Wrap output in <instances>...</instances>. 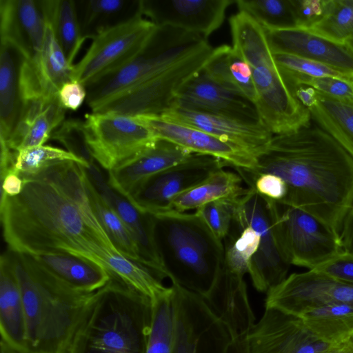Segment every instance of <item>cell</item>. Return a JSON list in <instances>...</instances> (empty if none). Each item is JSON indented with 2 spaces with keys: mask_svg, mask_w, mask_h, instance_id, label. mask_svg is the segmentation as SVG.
<instances>
[{
  "mask_svg": "<svg viewBox=\"0 0 353 353\" xmlns=\"http://www.w3.org/2000/svg\"><path fill=\"white\" fill-rule=\"evenodd\" d=\"M345 43L350 48V50L353 52V36L349 38Z\"/></svg>",
  "mask_w": 353,
  "mask_h": 353,
  "instance_id": "obj_57",
  "label": "cell"
},
{
  "mask_svg": "<svg viewBox=\"0 0 353 353\" xmlns=\"http://www.w3.org/2000/svg\"><path fill=\"white\" fill-rule=\"evenodd\" d=\"M274 225L289 264L312 270L343 251L339 234L315 216L272 200Z\"/></svg>",
  "mask_w": 353,
  "mask_h": 353,
  "instance_id": "obj_9",
  "label": "cell"
},
{
  "mask_svg": "<svg viewBox=\"0 0 353 353\" xmlns=\"http://www.w3.org/2000/svg\"><path fill=\"white\" fill-rule=\"evenodd\" d=\"M230 26L232 46L251 69L256 93L254 106L261 122L274 135L310 125V113L288 87L263 28L240 12L230 17Z\"/></svg>",
  "mask_w": 353,
  "mask_h": 353,
  "instance_id": "obj_6",
  "label": "cell"
},
{
  "mask_svg": "<svg viewBox=\"0 0 353 353\" xmlns=\"http://www.w3.org/2000/svg\"><path fill=\"white\" fill-rule=\"evenodd\" d=\"M30 256L52 275L79 291L97 292L112 277L102 265L77 255L57 252Z\"/></svg>",
  "mask_w": 353,
  "mask_h": 353,
  "instance_id": "obj_29",
  "label": "cell"
},
{
  "mask_svg": "<svg viewBox=\"0 0 353 353\" xmlns=\"http://www.w3.org/2000/svg\"><path fill=\"white\" fill-rule=\"evenodd\" d=\"M43 16L51 24L55 37L72 66L82 44L87 39L82 34L76 1H39Z\"/></svg>",
  "mask_w": 353,
  "mask_h": 353,
  "instance_id": "obj_33",
  "label": "cell"
},
{
  "mask_svg": "<svg viewBox=\"0 0 353 353\" xmlns=\"http://www.w3.org/2000/svg\"><path fill=\"white\" fill-rule=\"evenodd\" d=\"M20 175L24 182L21 194L3 195L0 200L8 250L27 255L71 254L108 270V258L121 254L94 212L85 168L74 161H59L36 173Z\"/></svg>",
  "mask_w": 353,
  "mask_h": 353,
  "instance_id": "obj_1",
  "label": "cell"
},
{
  "mask_svg": "<svg viewBox=\"0 0 353 353\" xmlns=\"http://www.w3.org/2000/svg\"><path fill=\"white\" fill-rule=\"evenodd\" d=\"M61 105L65 110H77L87 98L86 88L76 81L64 83L58 93Z\"/></svg>",
  "mask_w": 353,
  "mask_h": 353,
  "instance_id": "obj_51",
  "label": "cell"
},
{
  "mask_svg": "<svg viewBox=\"0 0 353 353\" xmlns=\"http://www.w3.org/2000/svg\"><path fill=\"white\" fill-rule=\"evenodd\" d=\"M14 49L0 48V141H6L12 132L21 109L18 70L12 55Z\"/></svg>",
  "mask_w": 353,
  "mask_h": 353,
  "instance_id": "obj_36",
  "label": "cell"
},
{
  "mask_svg": "<svg viewBox=\"0 0 353 353\" xmlns=\"http://www.w3.org/2000/svg\"><path fill=\"white\" fill-rule=\"evenodd\" d=\"M1 44L20 59H30L43 45L46 23L39 1L0 0Z\"/></svg>",
  "mask_w": 353,
  "mask_h": 353,
  "instance_id": "obj_24",
  "label": "cell"
},
{
  "mask_svg": "<svg viewBox=\"0 0 353 353\" xmlns=\"http://www.w3.org/2000/svg\"><path fill=\"white\" fill-rule=\"evenodd\" d=\"M82 34L92 39L100 32L126 21L141 8V0H88L76 1Z\"/></svg>",
  "mask_w": 353,
  "mask_h": 353,
  "instance_id": "obj_32",
  "label": "cell"
},
{
  "mask_svg": "<svg viewBox=\"0 0 353 353\" xmlns=\"http://www.w3.org/2000/svg\"><path fill=\"white\" fill-rule=\"evenodd\" d=\"M234 0H141L143 14L157 26H169L205 39L222 25Z\"/></svg>",
  "mask_w": 353,
  "mask_h": 353,
  "instance_id": "obj_18",
  "label": "cell"
},
{
  "mask_svg": "<svg viewBox=\"0 0 353 353\" xmlns=\"http://www.w3.org/2000/svg\"><path fill=\"white\" fill-rule=\"evenodd\" d=\"M320 353H353V343L350 341L332 345Z\"/></svg>",
  "mask_w": 353,
  "mask_h": 353,
  "instance_id": "obj_55",
  "label": "cell"
},
{
  "mask_svg": "<svg viewBox=\"0 0 353 353\" xmlns=\"http://www.w3.org/2000/svg\"><path fill=\"white\" fill-rule=\"evenodd\" d=\"M172 107L261 122L252 103L216 83L203 69L179 90Z\"/></svg>",
  "mask_w": 353,
  "mask_h": 353,
  "instance_id": "obj_23",
  "label": "cell"
},
{
  "mask_svg": "<svg viewBox=\"0 0 353 353\" xmlns=\"http://www.w3.org/2000/svg\"><path fill=\"white\" fill-rule=\"evenodd\" d=\"M316 97V104L308 109L311 119L353 158V104L317 91Z\"/></svg>",
  "mask_w": 353,
  "mask_h": 353,
  "instance_id": "obj_34",
  "label": "cell"
},
{
  "mask_svg": "<svg viewBox=\"0 0 353 353\" xmlns=\"http://www.w3.org/2000/svg\"><path fill=\"white\" fill-rule=\"evenodd\" d=\"M192 152L164 139L134 159L108 171V183L128 198L144 181L190 156Z\"/></svg>",
  "mask_w": 353,
  "mask_h": 353,
  "instance_id": "obj_26",
  "label": "cell"
},
{
  "mask_svg": "<svg viewBox=\"0 0 353 353\" xmlns=\"http://www.w3.org/2000/svg\"><path fill=\"white\" fill-rule=\"evenodd\" d=\"M228 166L220 159L192 153L148 179L127 199L143 213L154 215L167 212L176 196Z\"/></svg>",
  "mask_w": 353,
  "mask_h": 353,
  "instance_id": "obj_14",
  "label": "cell"
},
{
  "mask_svg": "<svg viewBox=\"0 0 353 353\" xmlns=\"http://www.w3.org/2000/svg\"><path fill=\"white\" fill-rule=\"evenodd\" d=\"M1 341L16 353H26V322L22 295L10 251L0 258Z\"/></svg>",
  "mask_w": 353,
  "mask_h": 353,
  "instance_id": "obj_28",
  "label": "cell"
},
{
  "mask_svg": "<svg viewBox=\"0 0 353 353\" xmlns=\"http://www.w3.org/2000/svg\"><path fill=\"white\" fill-rule=\"evenodd\" d=\"M23 184V179L19 173L12 170H9L1 175V196L13 197L20 194Z\"/></svg>",
  "mask_w": 353,
  "mask_h": 353,
  "instance_id": "obj_52",
  "label": "cell"
},
{
  "mask_svg": "<svg viewBox=\"0 0 353 353\" xmlns=\"http://www.w3.org/2000/svg\"><path fill=\"white\" fill-rule=\"evenodd\" d=\"M152 301L112 274L88 304L70 353H145Z\"/></svg>",
  "mask_w": 353,
  "mask_h": 353,
  "instance_id": "obj_4",
  "label": "cell"
},
{
  "mask_svg": "<svg viewBox=\"0 0 353 353\" xmlns=\"http://www.w3.org/2000/svg\"><path fill=\"white\" fill-rule=\"evenodd\" d=\"M245 353H320L332 345L320 340L301 317L265 307L243 338Z\"/></svg>",
  "mask_w": 353,
  "mask_h": 353,
  "instance_id": "obj_16",
  "label": "cell"
},
{
  "mask_svg": "<svg viewBox=\"0 0 353 353\" xmlns=\"http://www.w3.org/2000/svg\"><path fill=\"white\" fill-rule=\"evenodd\" d=\"M9 353H16L14 351H12L10 348H9Z\"/></svg>",
  "mask_w": 353,
  "mask_h": 353,
  "instance_id": "obj_58",
  "label": "cell"
},
{
  "mask_svg": "<svg viewBox=\"0 0 353 353\" xmlns=\"http://www.w3.org/2000/svg\"><path fill=\"white\" fill-rule=\"evenodd\" d=\"M301 318L314 335L327 344H339L353 336V305H330L308 312Z\"/></svg>",
  "mask_w": 353,
  "mask_h": 353,
  "instance_id": "obj_35",
  "label": "cell"
},
{
  "mask_svg": "<svg viewBox=\"0 0 353 353\" xmlns=\"http://www.w3.org/2000/svg\"><path fill=\"white\" fill-rule=\"evenodd\" d=\"M207 39L169 26H157L130 62L86 88V103L94 112L112 97L156 77L209 46Z\"/></svg>",
  "mask_w": 353,
  "mask_h": 353,
  "instance_id": "obj_7",
  "label": "cell"
},
{
  "mask_svg": "<svg viewBox=\"0 0 353 353\" xmlns=\"http://www.w3.org/2000/svg\"><path fill=\"white\" fill-rule=\"evenodd\" d=\"M243 277L223 264L213 285L202 296L215 315L228 327L234 339L244 338L256 323Z\"/></svg>",
  "mask_w": 353,
  "mask_h": 353,
  "instance_id": "obj_25",
  "label": "cell"
},
{
  "mask_svg": "<svg viewBox=\"0 0 353 353\" xmlns=\"http://www.w3.org/2000/svg\"><path fill=\"white\" fill-rule=\"evenodd\" d=\"M266 293L265 307L299 317L330 305H353V285L315 270L287 276Z\"/></svg>",
  "mask_w": 353,
  "mask_h": 353,
  "instance_id": "obj_15",
  "label": "cell"
},
{
  "mask_svg": "<svg viewBox=\"0 0 353 353\" xmlns=\"http://www.w3.org/2000/svg\"><path fill=\"white\" fill-rule=\"evenodd\" d=\"M156 28L140 8L129 19L100 32L74 64L72 80L87 88L118 71L141 51Z\"/></svg>",
  "mask_w": 353,
  "mask_h": 353,
  "instance_id": "obj_8",
  "label": "cell"
},
{
  "mask_svg": "<svg viewBox=\"0 0 353 353\" xmlns=\"http://www.w3.org/2000/svg\"><path fill=\"white\" fill-rule=\"evenodd\" d=\"M94 161L86 168L88 177L130 232L137 245L141 264L161 281L168 278L156 241L154 216L141 212L126 197L114 190Z\"/></svg>",
  "mask_w": 353,
  "mask_h": 353,
  "instance_id": "obj_19",
  "label": "cell"
},
{
  "mask_svg": "<svg viewBox=\"0 0 353 353\" xmlns=\"http://www.w3.org/2000/svg\"><path fill=\"white\" fill-rule=\"evenodd\" d=\"M83 121L90 154L108 172L140 155L158 140L135 117L90 112Z\"/></svg>",
  "mask_w": 353,
  "mask_h": 353,
  "instance_id": "obj_12",
  "label": "cell"
},
{
  "mask_svg": "<svg viewBox=\"0 0 353 353\" xmlns=\"http://www.w3.org/2000/svg\"><path fill=\"white\" fill-rule=\"evenodd\" d=\"M242 182L243 179L237 172L224 168L218 170L176 196L172 201L169 211H195L216 200L239 197L248 190V187L244 188Z\"/></svg>",
  "mask_w": 353,
  "mask_h": 353,
  "instance_id": "obj_31",
  "label": "cell"
},
{
  "mask_svg": "<svg viewBox=\"0 0 353 353\" xmlns=\"http://www.w3.org/2000/svg\"><path fill=\"white\" fill-rule=\"evenodd\" d=\"M108 272L139 292L149 298L152 302L171 292L149 269L119 254L111 255L107 261Z\"/></svg>",
  "mask_w": 353,
  "mask_h": 353,
  "instance_id": "obj_38",
  "label": "cell"
},
{
  "mask_svg": "<svg viewBox=\"0 0 353 353\" xmlns=\"http://www.w3.org/2000/svg\"><path fill=\"white\" fill-rule=\"evenodd\" d=\"M306 29L345 43L353 36V0H327L322 17Z\"/></svg>",
  "mask_w": 353,
  "mask_h": 353,
  "instance_id": "obj_41",
  "label": "cell"
},
{
  "mask_svg": "<svg viewBox=\"0 0 353 353\" xmlns=\"http://www.w3.org/2000/svg\"><path fill=\"white\" fill-rule=\"evenodd\" d=\"M233 223L238 227L250 226L260 234L259 246L248 274L256 290L267 292L287 277L290 266L277 238L272 200L248 187L247 192L234 202Z\"/></svg>",
  "mask_w": 353,
  "mask_h": 353,
  "instance_id": "obj_10",
  "label": "cell"
},
{
  "mask_svg": "<svg viewBox=\"0 0 353 353\" xmlns=\"http://www.w3.org/2000/svg\"><path fill=\"white\" fill-rule=\"evenodd\" d=\"M290 88L305 85L329 97L353 104V81L335 77H312L301 74L281 71Z\"/></svg>",
  "mask_w": 353,
  "mask_h": 353,
  "instance_id": "obj_44",
  "label": "cell"
},
{
  "mask_svg": "<svg viewBox=\"0 0 353 353\" xmlns=\"http://www.w3.org/2000/svg\"><path fill=\"white\" fill-rule=\"evenodd\" d=\"M234 170L248 185L271 173L286 183L281 202L319 219L339 234L353 203V158L316 125L274 135L253 169Z\"/></svg>",
  "mask_w": 353,
  "mask_h": 353,
  "instance_id": "obj_2",
  "label": "cell"
},
{
  "mask_svg": "<svg viewBox=\"0 0 353 353\" xmlns=\"http://www.w3.org/2000/svg\"><path fill=\"white\" fill-rule=\"evenodd\" d=\"M65 109L58 97L21 103L15 127L6 141H0L14 152L44 145L65 121Z\"/></svg>",
  "mask_w": 353,
  "mask_h": 353,
  "instance_id": "obj_27",
  "label": "cell"
},
{
  "mask_svg": "<svg viewBox=\"0 0 353 353\" xmlns=\"http://www.w3.org/2000/svg\"><path fill=\"white\" fill-rule=\"evenodd\" d=\"M237 198L216 200L194 211L212 234L221 241L226 239L231 230L234 221V202Z\"/></svg>",
  "mask_w": 353,
  "mask_h": 353,
  "instance_id": "obj_45",
  "label": "cell"
},
{
  "mask_svg": "<svg viewBox=\"0 0 353 353\" xmlns=\"http://www.w3.org/2000/svg\"><path fill=\"white\" fill-rule=\"evenodd\" d=\"M339 237L343 250L353 254V203L343 221Z\"/></svg>",
  "mask_w": 353,
  "mask_h": 353,
  "instance_id": "obj_53",
  "label": "cell"
},
{
  "mask_svg": "<svg viewBox=\"0 0 353 353\" xmlns=\"http://www.w3.org/2000/svg\"><path fill=\"white\" fill-rule=\"evenodd\" d=\"M353 285V254L342 251L314 269Z\"/></svg>",
  "mask_w": 353,
  "mask_h": 353,
  "instance_id": "obj_48",
  "label": "cell"
},
{
  "mask_svg": "<svg viewBox=\"0 0 353 353\" xmlns=\"http://www.w3.org/2000/svg\"><path fill=\"white\" fill-rule=\"evenodd\" d=\"M290 91L298 101L307 110L316 103V91L311 87L299 85L290 88Z\"/></svg>",
  "mask_w": 353,
  "mask_h": 353,
  "instance_id": "obj_54",
  "label": "cell"
},
{
  "mask_svg": "<svg viewBox=\"0 0 353 353\" xmlns=\"http://www.w3.org/2000/svg\"><path fill=\"white\" fill-rule=\"evenodd\" d=\"M87 186L94 212L114 246L123 256L142 265L132 236L119 216L101 196L88 175Z\"/></svg>",
  "mask_w": 353,
  "mask_h": 353,
  "instance_id": "obj_37",
  "label": "cell"
},
{
  "mask_svg": "<svg viewBox=\"0 0 353 353\" xmlns=\"http://www.w3.org/2000/svg\"><path fill=\"white\" fill-rule=\"evenodd\" d=\"M44 20L45 34L41 50L30 59H20L18 85L21 103L54 99L61 86L72 81L73 66L68 62L50 23Z\"/></svg>",
  "mask_w": 353,
  "mask_h": 353,
  "instance_id": "obj_17",
  "label": "cell"
},
{
  "mask_svg": "<svg viewBox=\"0 0 353 353\" xmlns=\"http://www.w3.org/2000/svg\"><path fill=\"white\" fill-rule=\"evenodd\" d=\"M327 0H291L298 28H307L323 15Z\"/></svg>",
  "mask_w": 353,
  "mask_h": 353,
  "instance_id": "obj_50",
  "label": "cell"
},
{
  "mask_svg": "<svg viewBox=\"0 0 353 353\" xmlns=\"http://www.w3.org/2000/svg\"><path fill=\"white\" fill-rule=\"evenodd\" d=\"M175 342L176 305L172 288L169 294L152 303L145 353H174Z\"/></svg>",
  "mask_w": 353,
  "mask_h": 353,
  "instance_id": "obj_39",
  "label": "cell"
},
{
  "mask_svg": "<svg viewBox=\"0 0 353 353\" xmlns=\"http://www.w3.org/2000/svg\"><path fill=\"white\" fill-rule=\"evenodd\" d=\"M281 71L312 77H335L353 81V77L324 64L288 54L274 53Z\"/></svg>",
  "mask_w": 353,
  "mask_h": 353,
  "instance_id": "obj_46",
  "label": "cell"
},
{
  "mask_svg": "<svg viewBox=\"0 0 353 353\" xmlns=\"http://www.w3.org/2000/svg\"><path fill=\"white\" fill-rule=\"evenodd\" d=\"M353 343V336L349 339Z\"/></svg>",
  "mask_w": 353,
  "mask_h": 353,
  "instance_id": "obj_59",
  "label": "cell"
},
{
  "mask_svg": "<svg viewBox=\"0 0 353 353\" xmlns=\"http://www.w3.org/2000/svg\"><path fill=\"white\" fill-rule=\"evenodd\" d=\"M248 187H252L261 195L276 201H281L288 193L285 182L279 176L263 173L257 176Z\"/></svg>",
  "mask_w": 353,
  "mask_h": 353,
  "instance_id": "obj_49",
  "label": "cell"
},
{
  "mask_svg": "<svg viewBox=\"0 0 353 353\" xmlns=\"http://www.w3.org/2000/svg\"><path fill=\"white\" fill-rule=\"evenodd\" d=\"M213 48L210 45L156 77L107 101L94 112L160 116L172 108L179 90L204 67Z\"/></svg>",
  "mask_w": 353,
  "mask_h": 353,
  "instance_id": "obj_11",
  "label": "cell"
},
{
  "mask_svg": "<svg viewBox=\"0 0 353 353\" xmlns=\"http://www.w3.org/2000/svg\"><path fill=\"white\" fill-rule=\"evenodd\" d=\"M176 305L174 353H229L234 340L203 297L172 283Z\"/></svg>",
  "mask_w": 353,
  "mask_h": 353,
  "instance_id": "obj_13",
  "label": "cell"
},
{
  "mask_svg": "<svg viewBox=\"0 0 353 353\" xmlns=\"http://www.w3.org/2000/svg\"><path fill=\"white\" fill-rule=\"evenodd\" d=\"M239 12L253 19L264 29L298 28L291 0H238Z\"/></svg>",
  "mask_w": 353,
  "mask_h": 353,
  "instance_id": "obj_40",
  "label": "cell"
},
{
  "mask_svg": "<svg viewBox=\"0 0 353 353\" xmlns=\"http://www.w3.org/2000/svg\"><path fill=\"white\" fill-rule=\"evenodd\" d=\"M10 251L25 311L26 353H70L81 319L97 291L75 290L32 256Z\"/></svg>",
  "mask_w": 353,
  "mask_h": 353,
  "instance_id": "obj_3",
  "label": "cell"
},
{
  "mask_svg": "<svg viewBox=\"0 0 353 353\" xmlns=\"http://www.w3.org/2000/svg\"><path fill=\"white\" fill-rule=\"evenodd\" d=\"M239 234L233 236L224 245L223 265L231 272L244 276L248 273L251 260L260 243V234L254 228L238 227Z\"/></svg>",
  "mask_w": 353,
  "mask_h": 353,
  "instance_id": "obj_43",
  "label": "cell"
},
{
  "mask_svg": "<svg viewBox=\"0 0 353 353\" xmlns=\"http://www.w3.org/2000/svg\"><path fill=\"white\" fill-rule=\"evenodd\" d=\"M229 353H245L243 339H234L230 346Z\"/></svg>",
  "mask_w": 353,
  "mask_h": 353,
  "instance_id": "obj_56",
  "label": "cell"
},
{
  "mask_svg": "<svg viewBox=\"0 0 353 353\" xmlns=\"http://www.w3.org/2000/svg\"><path fill=\"white\" fill-rule=\"evenodd\" d=\"M65 161L76 162L87 168L91 163L68 150L42 145L15 152L12 170L19 174L28 175L52 163Z\"/></svg>",
  "mask_w": 353,
  "mask_h": 353,
  "instance_id": "obj_42",
  "label": "cell"
},
{
  "mask_svg": "<svg viewBox=\"0 0 353 353\" xmlns=\"http://www.w3.org/2000/svg\"><path fill=\"white\" fill-rule=\"evenodd\" d=\"M264 30L273 53L316 61L353 77V52L345 43L332 41L304 28Z\"/></svg>",
  "mask_w": 353,
  "mask_h": 353,
  "instance_id": "obj_22",
  "label": "cell"
},
{
  "mask_svg": "<svg viewBox=\"0 0 353 353\" xmlns=\"http://www.w3.org/2000/svg\"><path fill=\"white\" fill-rule=\"evenodd\" d=\"M203 70L224 88L255 104L256 93L250 67L233 46L214 48Z\"/></svg>",
  "mask_w": 353,
  "mask_h": 353,
  "instance_id": "obj_30",
  "label": "cell"
},
{
  "mask_svg": "<svg viewBox=\"0 0 353 353\" xmlns=\"http://www.w3.org/2000/svg\"><path fill=\"white\" fill-rule=\"evenodd\" d=\"M159 139L174 143L192 153L212 156L230 167L253 169L257 158L237 145L199 129L170 121L160 116L135 117Z\"/></svg>",
  "mask_w": 353,
  "mask_h": 353,
  "instance_id": "obj_21",
  "label": "cell"
},
{
  "mask_svg": "<svg viewBox=\"0 0 353 353\" xmlns=\"http://www.w3.org/2000/svg\"><path fill=\"white\" fill-rule=\"evenodd\" d=\"M162 118L191 126L232 143L256 158L268 148L274 134L261 121L172 107Z\"/></svg>",
  "mask_w": 353,
  "mask_h": 353,
  "instance_id": "obj_20",
  "label": "cell"
},
{
  "mask_svg": "<svg viewBox=\"0 0 353 353\" xmlns=\"http://www.w3.org/2000/svg\"><path fill=\"white\" fill-rule=\"evenodd\" d=\"M152 216L159 254L171 283L205 295L223 264V242L194 211Z\"/></svg>",
  "mask_w": 353,
  "mask_h": 353,
  "instance_id": "obj_5",
  "label": "cell"
},
{
  "mask_svg": "<svg viewBox=\"0 0 353 353\" xmlns=\"http://www.w3.org/2000/svg\"><path fill=\"white\" fill-rule=\"evenodd\" d=\"M51 139L60 142L67 150L89 162L92 158L85 137L84 121L70 119L65 120L52 134Z\"/></svg>",
  "mask_w": 353,
  "mask_h": 353,
  "instance_id": "obj_47",
  "label": "cell"
}]
</instances>
